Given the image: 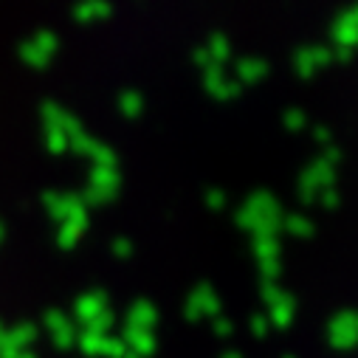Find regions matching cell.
<instances>
[{
  "instance_id": "17",
  "label": "cell",
  "mask_w": 358,
  "mask_h": 358,
  "mask_svg": "<svg viewBox=\"0 0 358 358\" xmlns=\"http://www.w3.org/2000/svg\"><path fill=\"white\" fill-rule=\"evenodd\" d=\"M34 338H37V324H31V322H20L17 327L3 330V341L15 350H26Z\"/></svg>"
},
{
  "instance_id": "18",
  "label": "cell",
  "mask_w": 358,
  "mask_h": 358,
  "mask_svg": "<svg viewBox=\"0 0 358 358\" xmlns=\"http://www.w3.org/2000/svg\"><path fill=\"white\" fill-rule=\"evenodd\" d=\"M110 12H113V6H110V3H102V0H91V3L73 6V17H76L79 23H91V20H96V17H110Z\"/></svg>"
},
{
  "instance_id": "23",
  "label": "cell",
  "mask_w": 358,
  "mask_h": 358,
  "mask_svg": "<svg viewBox=\"0 0 358 358\" xmlns=\"http://www.w3.org/2000/svg\"><path fill=\"white\" fill-rule=\"evenodd\" d=\"M294 68H296V73H299L302 79H310V76L316 73V62H313V57H310V45H302V48L294 51Z\"/></svg>"
},
{
  "instance_id": "2",
  "label": "cell",
  "mask_w": 358,
  "mask_h": 358,
  "mask_svg": "<svg viewBox=\"0 0 358 358\" xmlns=\"http://www.w3.org/2000/svg\"><path fill=\"white\" fill-rule=\"evenodd\" d=\"M122 184V175L116 166H94L91 169V187L85 189V195H79V201L87 206H96V203H108L116 198Z\"/></svg>"
},
{
  "instance_id": "8",
  "label": "cell",
  "mask_w": 358,
  "mask_h": 358,
  "mask_svg": "<svg viewBox=\"0 0 358 358\" xmlns=\"http://www.w3.org/2000/svg\"><path fill=\"white\" fill-rule=\"evenodd\" d=\"M45 201V209L62 223L68 217H76V215H85V203L79 201V195H65V192H45L43 195Z\"/></svg>"
},
{
  "instance_id": "4",
  "label": "cell",
  "mask_w": 358,
  "mask_h": 358,
  "mask_svg": "<svg viewBox=\"0 0 358 358\" xmlns=\"http://www.w3.org/2000/svg\"><path fill=\"white\" fill-rule=\"evenodd\" d=\"M57 48H59V37H57L54 31H48V29H40V31L31 34L26 43H20V57H23L29 65L43 68V65L51 62V57L57 54Z\"/></svg>"
},
{
  "instance_id": "28",
  "label": "cell",
  "mask_w": 358,
  "mask_h": 358,
  "mask_svg": "<svg viewBox=\"0 0 358 358\" xmlns=\"http://www.w3.org/2000/svg\"><path fill=\"white\" fill-rule=\"evenodd\" d=\"M310 57L316 62V71L319 68H327L333 62V48L330 45H310Z\"/></svg>"
},
{
  "instance_id": "15",
  "label": "cell",
  "mask_w": 358,
  "mask_h": 358,
  "mask_svg": "<svg viewBox=\"0 0 358 358\" xmlns=\"http://www.w3.org/2000/svg\"><path fill=\"white\" fill-rule=\"evenodd\" d=\"M294 316H296V299H294L291 294H285L277 305L268 308V324L280 327V330L291 327V324H294Z\"/></svg>"
},
{
  "instance_id": "37",
  "label": "cell",
  "mask_w": 358,
  "mask_h": 358,
  "mask_svg": "<svg viewBox=\"0 0 358 358\" xmlns=\"http://www.w3.org/2000/svg\"><path fill=\"white\" fill-rule=\"evenodd\" d=\"M322 161H324V164H330V166H336V164L341 161V150H338L336 144L324 147V152H322Z\"/></svg>"
},
{
  "instance_id": "12",
  "label": "cell",
  "mask_w": 358,
  "mask_h": 358,
  "mask_svg": "<svg viewBox=\"0 0 358 358\" xmlns=\"http://www.w3.org/2000/svg\"><path fill=\"white\" fill-rule=\"evenodd\" d=\"M45 327L51 330L57 347H71V344L76 341V327H73V322H71L68 316H62L59 310H48Z\"/></svg>"
},
{
  "instance_id": "40",
  "label": "cell",
  "mask_w": 358,
  "mask_h": 358,
  "mask_svg": "<svg viewBox=\"0 0 358 358\" xmlns=\"http://www.w3.org/2000/svg\"><path fill=\"white\" fill-rule=\"evenodd\" d=\"M15 358H37L34 352H29V350H17V355Z\"/></svg>"
},
{
  "instance_id": "14",
  "label": "cell",
  "mask_w": 358,
  "mask_h": 358,
  "mask_svg": "<svg viewBox=\"0 0 358 358\" xmlns=\"http://www.w3.org/2000/svg\"><path fill=\"white\" fill-rule=\"evenodd\" d=\"M158 322V308L150 299H136L127 308V324L130 327H141V330H152Z\"/></svg>"
},
{
  "instance_id": "31",
  "label": "cell",
  "mask_w": 358,
  "mask_h": 358,
  "mask_svg": "<svg viewBox=\"0 0 358 358\" xmlns=\"http://www.w3.org/2000/svg\"><path fill=\"white\" fill-rule=\"evenodd\" d=\"M212 330H215V336H220V338H229L231 333H234V324H231V319L229 316H215L212 319Z\"/></svg>"
},
{
  "instance_id": "34",
  "label": "cell",
  "mask_w": 358,
  "mask_h": 358,
  "mask_svg": "<svg viewBox=\"0 0 358 358\" xmlns=\"http://www.w3.org/2000/svg\"><path fill=\"white\" fill-rule=\"evenodd\" d=\"M192 62H195V65H198V68H201V71H209V68H212V65H215V59H212V57H209V51H206V48H203V45H198V48H195V51H192Z\"/></svg>"
},
{
  "instance_id": "19",
  "label": "cell",
  "mask_w": 358,
  "mask_h": 358,
  "mask_svg": "<svg viewBox=\"0 0 358 358\" xmlns=\"http://www.w3.org/2000/svg\"><path fill=\"white\" fill-rule=\"evenodd\" d=\"M203 48L209 51V57L215 59V65H226V62L231 59V43H229V37L220 34V31H215Z\"/></svg>"
},
{
  "instance_id": "39",
  "label": "cell",
  "mask_w": 358,
  "mask_h": 358,
  "mask_svg": "<svg viewBox=\"0 0 358 358\" xmlns=\"http://www.w3.org/2000/svg\"><path fill=\"white\" fill-rule=\"evenodd\" d=\"M220 358H243V352L240 350H226V352H220Z\"/></svg>"
},
{
  "instance_id": "32",
  "label": "cell",
  "mask_w": 358,
  "mask_h": 358,
  "mask_svg": "<svg viewBox=\"0 0 358 358\" xmlns=\"http://www.w3.org/2000/svg\"><path fill=\"white\" fill-rule=\"evenodd\" d=\"M206 206L212 212H223L226 209V192L223 189H209L206 192Z\"/></svg>"
},
{
  "instance_id": "11",
  "label": "cell",
  "mask_w": 358,
  "mask_h": 358,
  "mask_svg": "<svg viewBox=\"0 0 358 358\" xmlns=\"http://www.w3.org/2000/svg\"><path fill=\"white\" fill-rule=\"evenodd\" d=\"M333 43H336V48H358V23L352 20V15H350V9H344L341 15H336V20H333Z\"/></svg>"
},
{
  "instance_id": "6",
  "label": "cell",
  "mask_w": 358,
  "mask_h": 358,
  "mask_svg": "<svg viewBox=\"0 0 358 358\" xmlns=\"http://www.w3.org/2000/svg\"><path fill=\"white\" fill-rule=\"evenodd\" d=\"M203 87L209 91V96L220 99V102H229V99H237L243 94V85L237 79H229L223 65H212L209 71H203Z\"/></svg>"
},
{
  "instance_id": "3",
  "label": "cell",
  "mask_w": 358,
  "mask_h": 358,
  "mask_svg": "<svg viewBox=\"0 0 358 358\" xmlns=\"http://www.w3.org/2000/svg\"><path fill=\"white\" fill-rule=\"evenodd\" d=\"M220 313H223V302H220V296L215 294V288H212L209 282H201V285L189 294V299H187V305H184L187 322L215 319V316H220Z\"/></svg>"
},
{
  "instance_id": "24",
  "label": "cell",
  "mask_w": 358,
  "mask_h": 358,
  "mask_svg": "<svg viewBox=\"0 0 358 358\" xmlns=\"http://www.w3.org/2000/svg\"><path fill=\"white\" fill-rule=\"evenodd\" d=\"M124 352H127V347H124V341L119 336H105L99 355H105V358H124Z\"/></svg>"
},
{
  "instance_id": "13",
  "label": "cell",
  "mask_w": 358,
  "mask_h": 358,
  "mask_svg": "<svg viewBox=\"0 0 358 358\" xmlns=\"http://www.w3.org/2000/svg\"><path fill=\"white\" fill-rule=\"evenodd\" d=\"M268 71H271V65H268L265 59H259V57H240L234 62V73H237L240 85H254V82L265 79Z\"/></svg>"
},
{
  "instance_id": "1",
  "label": "cell",
  "mask_w": 358,
  "mask_h": 358,
  "mask_svg": "<svg viewBox=\"0 0 358 358\" xmlns=\"http://www.w3.org/2000/svg\"><path fill=\"white\" fill-rule=\"evenodd\" d=\"M330 187H336V166H330L322 158H316L299 175V187H296L299 203L302 206H310L313 201H319V192L322 189H330Z\"/></svg>"
},
{
  "instance_id": "16",
  "label": "cell",
  "mask_w": 358,
  "mask_h": 358,
  "mask_svg": "<svg viewBox=\"0 0 358 358\" xmlns=\"http://www.w3.org/2000/svg\"><path fill=\"white\" fill-rule=\"evenodd\" d=\"M87 229V215H76V217H68V220H62L59 223V234H57V243L62 245V248H71L79 237H82V231Z\"/></svg>"
},
{
  "instance_id": "38",
  "label": "cell",
  "mask_w": 358,
  "mask_h": 358,
  "mask_svg": "<svg viewBox=\"0 0 358 358\" xmlns=\"http://www.w3.org/2000/svg\"><path fill=\"white\" fill-rule=\"evenodd\" d=\"M350 57H352L350 48H333V62H336V59H338V62H350Z\"/></svg>"
},
{
  "instance_id": "29",
  "label": "cell",
  "mask_w": 358,
  "mask_h": 358,
  "mask_svg": "<svg viewBox=\"0 0 358 358\" xmlns=\"http://www.w3.org/2000/svg\"><path fill=\"white\" fill-rule=\"evenodd\" d=\"M248 327H251L254 338H265L268 330H271V324H268V316H265V313H254V316L248 319Z\"/></svg>"
},
{
  "instance_id": "30",
  "label": "cell",
  "mask_w": 358,
  "mask_h": 358,
  "mask_svg": "<svg viewBox=\"0 0 358 358\" xmlns=\"http://www.w3.org/2000/svg\"><path fill=\"white\" fill-rule=\"evenodd\" d=\"M280 271H282L280 259H268V262H259V274H262V282H277Z\"/></svg>"
},
{
  "instance_id": "5",
  "label": "cell",
  "mask_w": 358,
  "mask_h": 358,
  "mask_svg": "<svg viewBox=\"0 0 358 358\" xmlns=\"http://www.w3.org/2000/svg\"><path fill=\"white\" fill-rule=\"evenodd\" d=\"M327 341L336 350H352L358 344V310H344L327 324Z\"/></svg>"
},
{
  "instance_id": "36",
  "label": "cell",
  "mask_w": 358,
  "mask_h": 358,
  "mask_svg": "<svg viewBox=\"0 0 358 358\" xmlns=\"http://www.w3.org/2000/svg\"><path fill=\"white\" fill-rule=\"evenodd\" d=\"M313 138H316L322 147H330V141H333V133H330L324 124H316V127H313Z\"/></svg>"
},
{
  "instance_id": "20",
  "label": "cell",
  "mask_w": 358,
  "mask_h": 358,
  "mask_svg": "<svg viewBox=\"0 0 358 358\" xmlns=\"http://www.w3.org/2000/svg\"><path fill=\"white\" fill-rule=\"evenodd\" d=\"M282 231L294 234V237H313L316 234V226L313 220H308L305 215H282Z\"/></svg>"
},
{
  "instance_id": "21",
  "label": "cell",
  "mask_w": 358,
  "mask_h": 358,
  "mask_svg": "<svg viewBox=\"0 0 358 358\" xmlns=\"http://www.w3.org/2000/svg\"><path fill=\"white\" fill-rule=\"evenodd\" d=\"M280 237H254V257L259 262H268V259H280Z\"/></svg>"
},
{
  "instance_id": "7",
  "label": "cell",
  "mask_w": 358,
  "mask_h": 358,
  "mask_svg": "<svg viewBox=\"0 0 358 358\" xmlns=\"http://www.w3.org/2000/svg\"><path fill=\"white\" fill-rule=\"evenodd\" d=\"M251 215H254V220L257 223H262V220H280L282 217V206H280V201L268 192V189H257V192H251L248 195V201L243 203ZM257 229V226H254Z\"/></svg>"
},
{
  "instance_id": "9",
  "label": "cell",
  "mask_w": 358,
  "mask_h": 358,
  "mask_svg": "<svg viewBox=\"0 0 358 358\" xmlns=\"http://www.w3.org/2000/svg\"><path fill=\"white\" fill-rule=\"evenodd\" d=\"M105 310H108V294H105V291L85 294V296H79L76 305H73V316H76V322H82L85 327L91 324L99 313H105Z\"/></svg>"
},
{
  "instance_id": "33",
  "label": "cell",
  "mask_w": 358,
  "mask_h": 358,
  "mask_svg": "<svg viewBox=\"0 0 358 358\" xmlns=\"http://www.w3.org/2000/svg\"><path fill=\"white\" fill-rule=\"evenodd\" d=\"M319 201H322V206H324V209H338L341 195H338V189H336V187H330V189H322V192H319Z\"/></svg>"
},
{
  "instance_id": "22",
  "label": "cell",
  "mask_w": 358,
  "mask_h": 358,
  "mask_svg": "<svg viewBox=\"0 0 358 358\" xmlns=\"http://www.w3.org/2000/svg\"><path fill=\"white\" fill-rule=\"evenodd\" d=\"M119 110H122V116H127V119H136V116H141V110H144V96L138 94V91H122L119 94Z\"/></svg>"
},
{
  "instance_id": "25",
  "label": "cell",
  "mask_w": 358,
  "mask_h": 358,
  "mask_svg": "<svg viewBox=\"0 0 358 358\" xmlns=\"http://www.w3.org/2000/svg\"><path fill=\"white\" fill-rule=\"evenodd\" d=\"M282 124H285L291 133H299V130H305L308 119H305V113H302L299 108H291V110L282 113Z\"/></svg>"
},
{
  "instance_id": "27",
  "label": "cell",
  "mask_w": 358,
  "mask_h": 358,
  "mask_svg": "<svg viewBox=\"0 0 358 358\" xmlns=\"http://www.w3.org/2000/svg\"><path fill=\"white\" fill-rule=\"evenodd\" d=\"M259 296H262V302L271 308V305H277L282 296H285V291L277 285V282H262V288H259Z\"/></svg>"
},
{
  "instance_id": "10",
  "label": "cell",
  "mask_w": 358,
  "mask_h": 358,
  "mask_svg": "<svg viewBox=\"0 0 358 358\" xmlns=\"http://www.w3.org/2000/svg\"><path fill=\"white\" fill-rule=\"evenodd\" d=\"M119 338H122L124 347H127L130 352H136L138 358H147V355H152V352L158 350V341H155L152 330H141V327L124 324V333H122Z\"/></svg>"
},
{
  "instance_id": "35",
  "label": "cell",
  "mask_w": 358,
  "mask_h": 358,
  "mask_svg": "<svg viewBox=\"0 0 358 358\" xmlns=\"http://www.w3.org/2000/svg\"><path fill=\"white\" fill-rule=\"evenodd\" d=\"M110 248H113V254H116V257H119V259H127V257H130V254H133V243H130V240H127V237H116V240H113V245H110Z\"/></svg>"
},
{
  "instance_id": "41",
  "label": "cell",
  "mask_w": 358,
  "mask_h": 358,
  "mask_svg": "<svg viewBox=\"0 0 358 358\" xmlns=\"http://www.w3.org/2000/svg\"><path fill=\"white\" fill-rule=\"evenodd\" d=\"M124 358H138V355H136V352H130V350H127V352H124Z\"/></svg>"
},
{
  "instance_id": "42",
  "label": "cell",
  "mask_w": 358,
  "mask_h": 358,
  "mask_svg": "<svg viewBox=\"0 0 358 358\" xmlns=\"http://www.w3.org/2000/svg\"><path fill=\"white\" fill-rule=\"evenodd\" d=\"M282 358H294V355H282Z\"/></svg>"
},
{
  "instance_id": "26",
  "label": "cell",
  "mask_w": 358,
  "mask_h": 358,
  "mask_svg": "<svg viewBox=\"0 0 358 358\" xmlns=\"http://www.w3.org/2000/svg\"><path fill=\"white\" fill-rule=\"evenodd\" d=\"M45 144L51 152H62L68 147V136L59 127H45Z\"/></svg>"
}]
</instances>
